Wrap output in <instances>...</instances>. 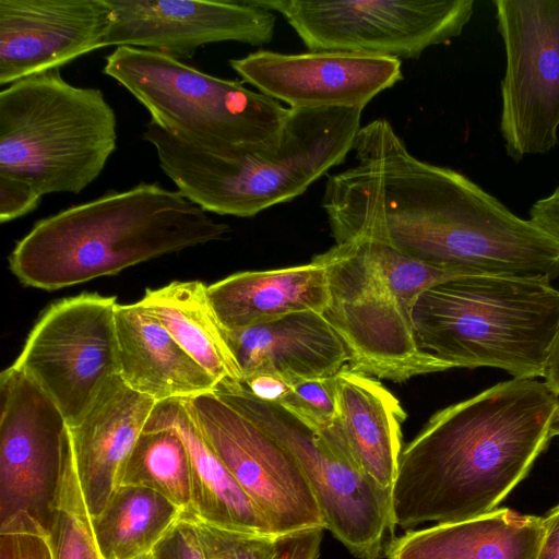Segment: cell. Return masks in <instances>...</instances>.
Here are the masks:
<instances>
[{
  "mask_svg": "<svg viewBox=\"0 0 559 559\" xmlns=\"http://www.w3.org/2000/svg\"><path fill=\"white\" fill-rule=\"evenodd\" d=\"M353 150L355 165L329 176L322 198L335 243L380 239L455 276H559V240L461 173L417 158L388 120L361 127Z\"/></svg>",
  "mask_w": 559,
  "mask_h": 559,
  "instance_id": "obj_1",
  "label": "cell"
},
{
  "mask_svg": "<svg viewBox=\"0 0 559 559\" xmlns=\"http://www.w3.org/2000/svg\"><path fill=\"white\" fill-rule=\"evenodd\" d=\"M559 395L516 379L440 409L402 451L392 524H447L487 514L531 471L554 437Z\"/></svg>",
  "mask_w": 559,
  "mask_h": 559,
  "instance_id": "obj_2",
  "label": "cell"
},
{
  "mask_svg": "<svg viewBox=\"0 0 559 559\" xmlns=\"http://www.w3.org/2000/svg\"><path fill=\"white\" fill-rule=\"evenodd\" d=\"M229 226L179 191L141 182L38 221L9 255L26 286L56 290L221 240Z\"/></svg>",
  "mask_w": 559,
  "mask_h": 559,
  "instance_id": "obj_3",
  "label": "cell"
},
{
  "mask_svg": "<svg viewBox=\"0 0 559 559\" xmlns=\"http://www.w3.org/2000/svg\"><path fill=\"white\" fill-rule=\"evenodd\" d=\"M362 107L292 109L278 141L267 147L217 154L152 120L143 133L165 175L186 199L218 215L253 217L306 192L353 151Z\"/></svg>",
  "mask_w": 559,
  "mask_h": 559,
  "instance_id": "obj_4",
  "label": "cell"
},
{
  "mask_svg": "<svg viewBox=\"0 0 559 559\" xmlns=\"http://www.w3.org/2000/svg\"><path fill=\"white\" fill-rule=\"evenodd\" d=\"M313 259L328 274L323 316L345 344L352 370L404 381L452 368L419 347L413 309L423 292L453 274L364 236L335 243Z\"/></svg>",
  "mask_w": 559,
  "mask_h": 559,
  "instance_id": "obj_5",
  "label": "cell"
},
{
  "mask_svg": "<svg viewBox=\"0 0 559 559\" xmlns=\"http://www.w3.org/2000/svg\"><path fill=\"white\" fill-rule=\"evenodd\" d=\"M559 322L550 283L459 275L418 297L413 325L419 347L452 368H499L516 379L544 377Z\"/></svg>",
  "mask_w": 559,
  "mask_h": 559,
  "instance_id": "obj_6",
  "label": "cell"
},
{
  "mask_svg": "<svg viewBox=\"0 0 559 559\" xmlns=\"http://www.w3.org/2000/svg\"><path fill=\"white\" fill-rule=\"evenodd\" d=\"M117 147V119L103 92L74 86L59 69L0 92V175L39 194H78Z\"/></svg>",
  "mask_w": 559,
  "mask_h": 559,
  "instance_id": "obj_7",
  "label": "cell"
},
{
  "mask_svg": "<svg viewBox=\"0 0 559 559\" xmlns=\"http://www.w3.org/2000/svg\"><path fill=\"white\" fill-rule=\"evenodd\" d=\"M103 72L124 87L153 122L217 154L275 144L289 112L243 82L206 74L158 51L117 47L106 57Z\"/></svg>",
  "mask_w": 559,
  "mask_h": 559,
  "instance_id": "obj_8",
  "label": "cell"
},
{
  "mask_svg": "<svg viewBox=\"0 0 559 559\" xmlns=\"http://www.w3.org/2000/svg\"><path fill=\"white\" fill-rule=\"evenodd\" d=\"M214 393L293 454L312 490L324 530L355 557L380 559L386 535L394 533L391 490L355 466L334 426L317 428L281 404L257 399L242 384Z\"/></svg>",
  "mask_w": 559,
  "mask_h": 559,
  "instance_id": "obj_9",
  "label": "cell"
},
{
  "mask_svg": "<svg viewBox=\"0 0 559 559\" xmlns=\"http://www.w3.org/2000/svg\"><path fill=\"white\" fill-rule=\"evenodd\" d=\"M0 532L49 533L74 460L70 425L14 365L0 374Z\"/></svg>",
  "mask_w": 559,
  "mask_h": 559,
  "instance_id": "obj_10",
  "label": "cell"
},
{
  "mask_svg": "<svg viewBox=\"0 0 559 559\" xmlns=\"http://www.w3.org/2000/svg\"><path fill=\"white\" fill-rule=\"evenodd\" d=\"M280 13L309 51H346L417 59L457 37L473 0H252Z\"/></svg>",
  "mask_w": 559,
  "mask_h": 559,
  "instance_id": "obj_11",
  "label": "cell"
},
{
  "mask_svg": "<svg viewBox=\"0 0 559 559\" xmlns=\"http://www.w3.org/2000/svg\"><path fill=\"white\" fill-rule=\"evenodd\" d=\"M117 299L83 293L51 304L15 361L56 404L70 426L119 376Z\"/></svg>",
  "mask_w": 559,
  "mask_h": 559,
  "instance_id": "obj_12",
  "label": "cell"
},
{
  "mask_svg": "<svg viewBox=\"0 0 559 559\" xmlns=\"http://www.w3.org/2000/svg\"><path fill=\"white\" fill-rule=\"evenodd\" d=\"M507 66L500 130L515 162L558 142L559 0H495Z\"/></svg>",
  "mask_w": 559,
  "mask_h": 559,
  "instance_id": "obj_13",
  "label": "cell"
},
{
  "mask_svg": "<svg viewBox=\"0 0 559 559\" xmlns=\"http://www.w3.org/2000/svg\"><path fill=\"white\" fill-rule=\"evenodd\" d=\"M185 402L203 437L265 518L272 535L324 528L312 490L282 443L214 392Z\"/></svg>",
  "mask_w": 559,
  "mask_h": 559,
  "instance_id": "obj_14",
  "label": "cell"
},
{
  "mask_svg": "<svg viewBox=\"0 0 559 559\" xmlns=\"http://www.w3.org/2000/svg\"><path fill=\"white\" fill-rule=\"evenodd\" d=\"M112 21L105 47H134L191 58L207 44H269L276 17L252 0H107Z\"/></svg>",
  "mask_w": 559,
  "mask_h": 559,
  "instance_id": "obj_15",
  "label": "cell"
},
{
  "mask_svg": "<svg viewBox=\"0 0 559 559\" xmlns=\"http://www.w3.org/2000/svg\"><path fill=\"white\" fill-rule=\"evenodd\" d=\"M229 64L242 82L292 109L365 108L403 79L400 59L346 51L258 50Z\"/></svg>",
  "mask_w": 559,
  "mask_h": 559,
  "instance_id": "obj_16",
  "label": "cell"
},
{
  "mask_svg": "<svg viewBox=\"0 0 559 559\" xmlns=\"http://www.w3.org/2000/svg\"><path fill=\"white\" fill-rule=\"evenodd\" d=\"M111 21L107 0H0V85L105 47Z\"/></svg>",
  "mask_w": 559,
  "mask_h": 559,
  "instance_id": "obj_17",
  "label": "cell"
},
{
  "mask_svg": "<svg viewBox=\"0 0 559 559\" xmlns=\"http://www.w3.org/2000/svg\"><path fill=\"white\" fill-rule=\"evenodd\" d=\"M156 403L117 376L84 416L70 426L75 472L92 519L119 487L123 465Z\"/></svg>",
  "mask_w": 559,
  "mask_h": 559,
  "instance_id": "obj_18",
  "label": "cell"
},
{
  "mask_svg": "<svg viewBox=\"0 0 559 559\" xmlns=\"http://www.w3.org/2000/svg\"><path fill=\"white\" fill-rule=\"evenodd\" d=\"M227 344L242 379L278 373L293 383L336 374L349 362L348 350L324 316L296 312L252 326L227 330Z\"/></svg>",
  "mask_w": 559,
  "mask_h": 559,
  "instance_id": "obj_19",
  "label": "cell"
},
{
  "mask_svg": "<svg viewBox=\"0 0 559 559\" xmlns=\"http://www.w3.org/2000/svg\"><path fill=\"white\" fill-rule=\"evenodd\" d=\"M115 320L119 376L130 389L156 402L191 400L216 391L217 381L139 301L118 304Z\"/></svg>",
  "mask_w": 559,
  "mask_h": 559,
  "instance_id": "obj_20",
  "label": "cell"
},
{
  "mask_svg": "<svg viewBox=\"0 0 559 559\" xmlns=\"http://www.w3.org/2000/svg\"><path fill=\"white\" fill-rule=\"evenodd\" d=\"M337 416L333 426L355 466L392 488L402 453L399 400L378 380L345 366L336 373Z\"/></svg>",
  "mask_w": 559,
  "mask_h": 559,
  "instance_id": "obj_21",
  "label": "cell"
},
{
  "mask_svg": "<svg viewBox=\"0 0 559 559\" xmlns=\"http://www.w3.org/2000/svg\"><path fill=\"white\" fill-rule=\"evenodd\" d=\"M213 309L227 330L270 322L304 311L323 314L329 304L324 265L310 263L229 275L207 286Z\"/></svg>",
  "mask_w": 559,
  "mask_h": 559,
  "instance_id": "obj_22",
  "label": "cell"
},
{
  "mask_svg": "<svg viewBox=\"0 0 559 559\" xmlns=\"http://www.w3.org/2000/svg\"><path fill=\"white\" fill-rule=\"evenodd\" d=\"M542 516L495 509L481 516L419 531L391 540L388 559H535Z\"/></svg>",
  "mask_w": 559,
  "mask_h": 559,
  "instance_id": "obj_23",
  "label": "cell"
},
{
  "mask_svg": "<svg viewBox=\"0 0 559 559\" xmlns=\"http://www.w3.org/2000/svg\"><path fill=\"white\" fill-rule=\"evenodd\" d=\"M145 427L173 428L188 449L192 503L186 512L221 527L272 535L261 511L203 437L185 400L157 402Z\"/></svg>",
  "mask_w": 559,
  "mask_h": 559,
  "instance_id": "obj_24",
  "label": "cell"
},
{
  "mask_svg": "<svg viewBox=\"0 0 559 559\" xmlns=\"http://www.w3.org/2000/svg\"><path fill=\"white\" fill-rule=\"evenodd\" d=\"M139 302L217 381V389H234L242 384L241 372L226 341L225 328L213 309L204 283L175 281L159 288L146 289Z\"/></svg>",
  "mask_w": 559,
  "mask_h": 559,
  "instance_id": "obj_25",
  "label": "cell"
},
{
  "mask_svg": "<svg viewBox=\"0 0 559 559\" xmlns=\"http://www.w3.org/2000/svg\"><path fill=\"white\" fill-rule=\"evenodd\" d=\"M182 513L150 488L121 485L92 525L104 559H138L152 552Z\"/></svg>",
  "mask_w": 559,
  "mask_h": 559,
  "instance_id": "obj_26",
  "label": "cell"
},
{
  "mask_svg": "<svg viewBox=\"0 0 559 559\" xmlns=\"http://www.w3.org/2000/svg\"><path fill=\"white\" fill-rule=\"evenodd\" d=\"M121 485L150 488L189 511L191 461L180 436L169 427H145L123 465Z\"/></svg>",
  "mask_w": 559,
  "mask_h": 559,
  "instance_id": "obj_27",
  "label": "cell"
},
{
  "mask_svg": "<svg viewBox=\"0 0 559 559\" xmlns=\"http://www.w3.org/2000/svg\"><path fill=\"white\" fill-rule=\"evenodd\" d=\"M57 507L48 533L53 559H104L81 492L74 460L66 474Z\"/></svg>",
  "mask_w": 559,
  "mask_h": 559,
  "instance_id": "obj_28",
  "label": "cell"
},
{
  "mask_svg": "<svg viewBox=\"0 0 559 559\" xmlns=\"http://www.w3.org/2000/svg\"><path fill=\"white\" fill-rule=\"evenodd\" d=\"M183 514L194 526L205 559H278V536L234 531Z\"/></svg>",
  "mask_w": 559,
  "mask_h": 559,
  "instance_id": "obj_29",
  "label": "cell"
},
{
  "mask_svg": "<svg viewBox=\"0 0 559 559\" xmlns=\"http://www.w3.org/2000/svg\"><path fill=\"white\" fill-rule=\"evenodd\" d=\"M281 405L317 428L331 427L337 416L336 374L295 382Z\"/></svg>",
  "mask_w": 559,
  "mask_h": 559,
  "instance_id": "obj_30",
  "label": "cell"
},
{
  "mask_svg": "<svg viewBox=\"0 0 559 559\" xmlns=\"http://www.w3.org/2000/svg\"><path fill=\"white\" fill-rule=\"evenodd\" d=\"M0 559H53L48 533L28 528L1 531Z\"/></svg>",
  "mask_w": 559,
  "mask_h": 559,
  "instance_id": "obj_31",
  "label": "cell"
},
{
  "mask_svg": "<svg viewBox=\"0 0 559 559\" xmlns=\"http://www.w3.org/2000/svg\"><path fill=\"white\" fill-rule=\"evenodd\" d=\"M151 554L153 559H205L194 526L183 513Z\"/></svg>",
  "mask_w": 559,
  "mask_h": 559,
  "instance_id": "obj_32",
  "label": "cell"
},
{
  "mask_svg": "<svg viewBox=\"0 0 559 559\" xmlns=\"http://www.w3.org/2000/svg\"><path fill=\"white\" fill-rule=\"evenodd\" d=\"M41 197L31 185L0 175V222H11L36 210Z\"/></svg>",
  "mask_w": 559,
  "mask_h": 559,
  "instance_id": "obj_33",
  "label": "cell"
},
{
  "mask_svg": "<svg viewBox=\"0 0 559 559\" xmlns=\"http://www.w3.org/2000/svg\"><path fill=\"white\" fill-rule=\"evenodd\" d=\"M323 527H311L278 536V559H318Z\"/></svg>",
  "mask_w": 559,
  "mask_h": 559,
  "instance_id": "obj_34",
  "label": "cell"
},
{
  "mask_svg": "<svg viewBox=\"0 0 559 559\" xmlns=\"http://www.w3.org/2000/svg\"><path fill=\"white\" fill-rule=\"evenodd\" d=\"M293 382L273 372H260L243 380V388L257 399L281 404L292 391Z\"/></svg>",
  "mask_w": 559,
  "mask_h": 559,
  "instance_id": "obj_35",
  "label": "cell"
},
{
  "mask_svg": "<svg viewBox=\"0 0 559 559\" xmlns=\"http://www.w3.org/2000/svg\"><path fill=\"white\" fill-rule=\"evenodd\" d=\"M530 219L559 240V187L549 197L533 204L530 210Z\"/></svg>",
  "mask_w": 559,
  "mask_h": 559,
  "instance_id": "obj_36",
  "label": "cell"
},
{
  "mask_svg": "<svg viewBox=\"0 0 559 559\" xmlns=\"http://www.w3.org/2000/svg\"><path fill=\"white\" fill-rule=\"evenodd\" d=\"M544 520V534L535 559H559V504Z\"/></svg>",
  "mask_w": 559,
  "mask_h": 559,
  "instance_id": "obj_37",
  "label": "cell"
},
{
  "mask_svg": "<svg viewBox=\"0 0 559 559\" xmlns=\"http://www.w3.org/2000/svg\"><path fill=\"white\" fill-rule=\"evenodd\" d=\"M543 378L548 386L559 395V322L550 345Z\"/></svg>",
  "mask_w": 559,
  "mask_h": 559,
  "instance_id": "obj_38",
  "label": "cell"
},
{
  "mask_svg": "<svg viewBox=\"0 0 559 559\" xmlns=\"http://www.w3.org/2000/svg\"><path fill=\"white\" fill-rule=\"evenodd\" d=\"M556 435H559V407H558V412H557V416H556V420H555V425H554V436Z\"/></svg>",
  "mask_w": 559,
  "mask_h": 559,
  "instance_id": "obj_39",
  "label": "cell"
},
{
  "mask_svg": "<svg viewBox=\"0 0 559 559\" xmlns=\"http://www.w3.org/2000/svg\"><path fill=\"white\" fill-rule=\"evenodd\" d=\"M138 559H153V556H152V554H148V555L142 556Z\"/></svg>",
  "mask_w": 559,
  "mask_h": 559,
  "instance_id": "obj_40",
  "label": "cell"
}]
</instances>
